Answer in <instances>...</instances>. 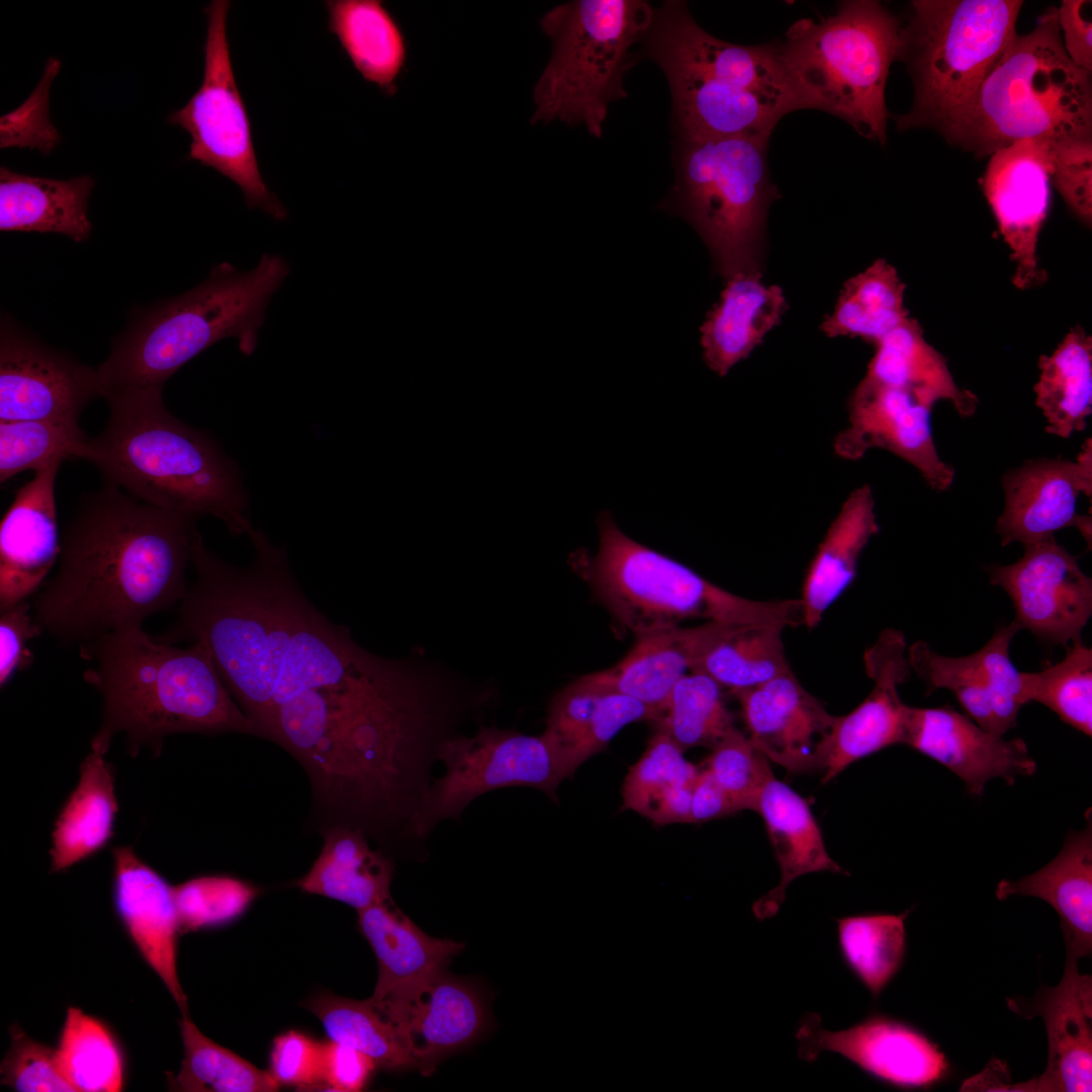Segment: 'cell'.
<instances>
[{
	"label": "cell",
	"mask_w": 1092,
	"mask_h": 1092,
	"mask_svg": "<svg viewBox=\"0 0 1092 1092\" xmlns=\"http://www.w3.org/2000/svg\"><path fill=\"white\" fill-rule=\"evenodd\" d=\"M485 703L483 692L467 691L425 662L372 654L340 684L281 704L263 738L303 766L320 833L347 826L380 845H403L440 745Z\"/></svg>",
	"instance_id": "obj_1"
},
{
	"label": "cell",
	"mask_w": 1092,
	"mask_h": 1092,
	"mask_svg": "<svg viewBox=\"0 0 1092 1092\" xmlns=\"http://www.w3.org/2000/svg\"><path fill=\"white\" fill-rule=\"evenodd\" d=\"M196 521L109 482L87 495L63 532L57 574L33 601L41 632L80 645L180 604Z\"/></svg>",
	"instance_id": "obj_2"
},
{
	"label": "cell",
	"mask_w": 1092,
	"mask_h": 1092,
	"mask_svg": "<svg viewBox=\"0 0 1092 1092\" xmlns=\"http://www.w3.org/2000/svg\"><path fill=\"white\" fill-rule=\"evenodd\" d=\"M248 536L255 557L242 568L208 550L196 533L191 552L195 582L180 602L177 619L156 638L200 643L262 737L272 718L287 638L308 599L290 570L286 550L260 530L253 528Z\"/></svg>",
	"instance_id": "obj_3"
},
{
	"label": "cell",
	"mask_w": 1092,
	"mask_h": 1092,
	"mask_svg": "<svg viewBox=\"0 0 1092 1092\" xmlns=\"http://www.w3.org/2000/svg\"><path fill=\"white\" fill-rule=\"evenodd\" d=\"M79 646L80 656L94 663L84 680L103 704L91 750L105 755L118 733L125 734L132 756L143 746L159 755L163 739L175 733L257 736L200 643L179 647L134 627Z\"/></svg>",
	"instance_id": "obj_4"
},
{
	"label": "cell",
	"mask_w": 1092,
	"mask_h": 1092,
	"mask_svg": "<svg viewBox=\"0 0 1092 1092\" xmlns=\"http://www.w3.org/2000/svg\"><path fill=\"white\" fill-rule=\"evenodd\" d=\"M644 44L668 82L678 140L770 139L786 114L809 109L778 42L722 40L697 23L684 1L654 9Z\"/></svg>",
	"instance_id": "obj_5"
},
{
	"label": "cell",
	"mask_w": 1092,
	"mask_h": 1092,
	"mask_svg": "<svg viewBox=\"0 0 1092 1092\" xmlns=\"http://www.w3.org/2000/svg\"><path fill=\"white\" fill-rule=\"evenodd\" d=\"M105 398L108 422L89 439L84 460L106 482L160 509L196 519L210 515L232 535L253 529L238 467L206 431L167 410L162 389H127Z\"/></svg>",
	"instance_id": "obj_6"
},
{
	"label": "cell",
	"mask_w": 1092,
	"mask_h": 1092,
	"mask_svg": "<svg viewBox=\"0 0 1092 1092\" xmlns=\"http://www.w3.org/2000/svg\"><path fill=\"white\" fill-rule=\"evenodd\" d=\"M288 273V263L268 253L250 271L222 262L198 286L138 313L97 368L104 397L162 389L184 364L225 338L251 355L270 298Z\"/></svg>",
	"instance_id": "obj_7"
},
{
	"label": "cell",
	"mask_w": 1092,
	"mask_h": 1092,
	"mask_svg": "<svg viewBox=\"0 0 1092 1092\" xmlns=\"http://www.w3.org/2000/svg\"><path fill=\"white\" fill-rule=\"evenodd\" d=\"M594 555L569 563L613 617L636 637L704 619L730 625H804L801 599L754 601L736 596L688 566L627 536L609 512L598 519Z\"/></svg>",
	"instance_id": "obj_8"
},
{
	"label": "cell",
	"mask_w": 1092,
	"mask_h": 1092,
	"mask_svg": "<svg viewBox=\"0 0 1092 1092\" xmlns=\"http://www.w3.org/2000/svg\"><path fill=\"white\" fill-rule=\"evenodd\" d=\"M1073 138H1092L1091 73L1067 55L1050 7L1008 42L954 144L986 157L1021 140Z\"/></svg>",
	"instance_id": "obj_9"
},
{
	"label": "cell",
	"mask_w": 1092,
	"mask_h": 1092,
	"mask_svg": "<svg viewBox=\"0 0 1092 1092\" xmlns=\"http://www.w3.org/2000/svg\"><path fill=\"white\" fill-rule=\"evenodd\" d=\"M778 44L809 109L832 114L863 138L886 144L885 89L903 47V25L893 13L879 1H842L826 18L794 22Z\"/></svg>",
	"instance_id": "obj_10"
},
{
	"label": "cell",
	"mask_w": 1092,
	"mask_h": 1092,
	"mask_svg": "<svg viewBox=\"0 0 1092 1092\" xmlns=\"http://www.w3.org/2000/svg\"><path fill=\"white\" fill-rule=\"evenodd\" d=\"M1018 0H915L899 61L914 84L899 130L932 127L956 142L992 67L1016 33Z\"/></svg>",
	"instance_id": "obj_11"
},
{
	"label": "cell",
	"mask_w": 1092,
	"mask_h": 1092,
	"mask_svg": "<svg viewBox=\"0 0 1092 1092\" xmlns=\"http://www.w3.org/2000/svg\"><path fill=\"white\" fill-rule=\"evenodd\" d=\"M654 9L642 0H574L540 19L552 53L533 89L531 123L582 125L600 139L610 105L627 97L624 78L636 62Z\"/></svg>",
	"instance_id": "obj_12"
},
{
	"label": "cell",
	"mask_w": 1092,
	"mask_h": 1092,
	"mask_svg": "<svg viewBox=\"0 0 1092 1092\" xmlns=\"http://www.w3.org/2000/svg\"><path fill=\"white\" fill-rule=\"evenodd\" d=\"M769 139L678 140L674 184L661 207L686 219L707 245L724 278L760 270L765 219L780 197L767 165Z\"/></svg>",
	"instance_id": "obj_13"
},
{
	"label": "cell",
	"mask_w": 1092,
	"mask_h": 1092,
	"mask_svg": "<svg viewBox=\"0 0 1092 1092\" xmlns=\"http://www.w3.org/2000/svg\"><path fill=\"white\" fill-rule=\"evenodd\" d=\"M445 772L433 779L411 824L413 844L427 838L448 819L488 792L530 787L558 802L557 789L567 779L555 748L543 735L480 725L473 736L451 735L439 747Z\"/></svg>",
	"instance_id": "obj_14"
},
{
	"label": "cell",
	"mask_w": 1092,
	"mask_h": 1092,
	"mask_svg": "<svg viewBox=\"0 0 1092 1092\" xmlns=\"http://www.w3.org/2000/svg\"><path fill=\"white\" fill-rule=\"evenodd\" d=\"M231 2L211 1L204 9L207 33L200 88L168 123L184 128L191 136L187 160L210 167L235 182L249 208H260L276 220L286 209L261 177L253 146L251 123L238 89L226 35Z\"/></svg>",
	"instance_id": "obj_15"
},
{
	"label": "cell",
	"mask_w": 1092,
	"mask_h": 1092,
	"mask_svg": "<svg viewBox=\"0 0 1092 1092\" xmlns=\"http://www.w3.org/2000/svg\"><path fill=\"white\" fill-rule=\"evenodd\" d=\"M795 1037L798 1057L814 1063L823 1053H834L867 1076L899 1089H925L942 1081L949 1064L938 1045L901 1019L873 1012L853 1025L829 1030L821 1016L806 1012Z\"/></svg>",
	"instance_id": "obj_16"
},
{
	"label": "cell",
	"mask_w": 1092,
	"mask_h": 1092,
	"mask_svg": "<svg viewBox=\"0 0 1092 1092\" xmlns=\"http://www.w3.org/2000/svg\"><path fill=\"white\" fill-rule=\"evenodd\" d=\"M103 396L97 369L82 364L20 329L6 316L0 328V422L73 421Z\"/></svg>",
	"instance_id": "obj_17"
},
{
	"label": "cell",
	"mask_w": 1092,
	"mask_h": 1092,
	"mask_svg": "<svg viewBox=\"0 0 1092 1092\" xmlns=\"http://www.w3.org/2000/svg\"><path fill=\"white\" fill-rule=\"evenodd\" d=\"M990 583L1009 596L1014 623L1064 647L1080 640L1092 615V579L1055 536L1024 545L1015 563L988 568Z\"/></svg>",
	"instance_id": "obj_18"
},
{
	"label": "cell",
	"mask_w": 1092,
	"mask_h": 1092,
	"mask_svg": "<svg viewBox=\"0 0 1092 1092\" xmlns=\"http://www.w3.org/2000/svg\"><path fill=\"white\" fill-rule=\"evenodd\" d=\"M389 1021L423 1075L484 1031L486 1007L476 985L441 971L382 1001L369 998Z\"/></svg>",
	"instance_id": "obj_19"
},
{
	"label": "cell",
	"mask_w": 1092,
	"mask_h": 1092,
	"mask_svg": "<svg viewBox=\"0 0 1092 1092\" xmlns=\"http://www.w3.org/2000/svg\"><path fill=\"white\" fill-rule=\"evenodd\" d=\"M1050 142H1014L990 155L983 177L984 194L1015 262L1012 278L1019 289L1045 280L1037 259L1038 236L1050 206Z\"/></svg>",
	"instance_id": "obj_20"
},
{
	"label": "cell",
	"mask_w": 1092,
	"mask_h": 1092,
	"mask_svg": "<svg viewBox=\"0 0 1092 1092\" xmlns=\"http://www.w3.org/2000/svg\"><path fill=\"white\" fill-rule=\"evenodd\" d=\"M912 393L862 379L848 401V426L835 439V452L856 460L883 448L913 465L930 488L948 489L956 471L938 455L930 412Z\"/></svg>",
	"instance_id": "obj_21"
},
{
	"label": "cell",
	"mask_w": 1092,
	"mask_h": 1092,
	"mask_svg": "<svg viewBox=\"0 0 1092 1092\" xmlns=\"http://www.w3.org/2000/svg\"><path fill=\"white\" fill-rule=\"evenodd\" d=\"M907 647L900 631L887 629L866 651V670L875 685L855 709L835 716L824 744L823 783L863 757L904 744L910 706L903 703L898 689L912 671Z\"/></svg>",
	"instance_id": "obj_22"
},
{
	"label": "cell",
	"mask_w": 1092,
	"mask_h": 1092,
	"mask_svg": "<svg viewBox=\"0 0 1092 1092\" xmlns=\"http://www.w3.org/2000/svg\"><path fill=\"white\" fill-rule=\"evenodd\" d=\"M1091 440L1077 461L1028 460L1002 478L1005 507L996 523L1001 545L1023 546L1054 537L1056 531L1076 527L1091 540V518L1076 513L1081 493L1091 496Z\"/></svg>",
	"instance_id": "obj_23"
},
{
	"label": "cell",
	"mask_w": 1092,
	"mask_h": 1092,
	"mask_svg": "<svg viewBox=\"0 0 1092 1092\" xmlns=\"http://www.w3.org/2000/svg\"><path fill=\"white\" fill-rule=\"evenodd\" d=\"M904 744L952 771L972 796L993 779L1013 785L1036 770L1023 739L995 735L948 706L909 707Z\"/></svg>",
	"instance_id": "obj_24"
},
{
	"label": "cell",
	"mask_w": 1092,
	"mask_h": 1092,
	"mask_svg": "<svg viewBox=\"0 0 1092 1092\" xmlns=\"http://www.w3.org/2000/svg\"><path fill=\"white\" fill-rule=\"evenodd\" d=\"M731 693L740 704L748 738L768 760L793 774L822 772L824 744L835 716L792 670Z\"/></svg>",
	"instance_id": "obj_25"
},
{
	"label": "cell",
	"mask_w": 1092,
	"mask_h": 1092,
	"mask_svg": "<svg viewBox=\"0 0 1092 1092\" xmlns=\"http://www.w3.org/2000/svg\"><path fill=\"white\" fill-rule=\"evenodd\" d=\"M115 914L146 964L161 979L181 1012L187 997L177 972L181 934L174 886L145 862L131 846L112 849Z\"/></svg>",
	"instance_id": "obj_26"
},
{
	"label": "cell",
	"mask_w": 1092,
	"mask_h": 1092,
	"mask_svg": "<svg viewBox=\"0 0 1092 1092\" xmlns=\"http://www.w3.org/2000/svg\"><path fill=\"white\" fill-rule=\"evenodd\" d=\"M1078 960L1067 954L1062 980L1042 986L1030 1001L1008 999L1024 1018L1039 1016L1048 1035V1063L1031 1079L1033 1092H1084L1092 1089V978L1081 975Z\"/></svg>",
	"instance_id": "obj_27"
},
{
	"label": "cell",
	"mask_w": 1092,
	"mask_h": 1092,
	"mask_svg": "<svg viewBox=\"0 0 1092 1092\" xmlns=\"http://www.w3.org/2000/svg\"><path fill=\"white\" fill-rule=\"evenodd\" d=\"M62 463L34 471L0 524V610L27 600L60 555L55 483Z\"/></svg>",
	"instance_id": "obj_28"
},
{
	"label": "cell",
	"mask_w": 1092,
	"mask_h": 1092,
	"mask_svg": "<svg viewBox=\"0 0 1092 1092\" xmlns=\"http://www.w3.org/2000/svg\"><path fill=\"white\" fill-rule=\"evenodd\" d=\"M728 625L706 622L646 633L617 664L576 680L588 689L632 697L663 714L674 685Z\"/></svg>",
	"instance_id": "obj_29"
},
{
	"label": "cell",
	"mask_w": 1092,
	"mask_h": 1092,
	"mask_svg": "<svg viewBox=\"0 0 1092 1092\" xmlns=\"http://www.w3.org/2000/svg\"><path fill=\"white\" fill-rule=\"evenodd\" d=\"M661 716L658 710L632 697L588 689L574 679L550 701L543 735L557 751L570 779L623 727L638 721L656 723Z\"/></svg>",
	"instance_id": "obj_30"
},
{
	"label": "cell",
	"mask_w": 1092,
	"mask_h": 1092,
	"mask_svg": "<svg viewBox=\"0 0 1092 1092\" xmlns=\"http://www.w3.org/2000/svg\"><path fill=\"white\" fill-rule=\"evenodd\" d=\"M761 277L757 269L728 277L700 329L704 361L720 376L747 358L788 309L783 289L766 286Z\"/></svg>",
	"instance_id": "obj_31"
},
{
	"label": "cell",
	"mask_w": 1092,
	"mask_h": 1092,
	"mask_svg": "<svg viewBox=\"0 0 1092 1092\" xmlns=\"http://www.w3.org/2000/svg\"><path fill=\"white\" fill-rule=\"evenodd\" d=\"M755 812L763 819L781 874L779 885L752 906L758 921L778 913L796 879L818 872L848 875L828 854L808 802L774 775L759 794Z\"/></svg>",
	"instance_id": "obj_32"
},
{
	"label": "cell",
	"mask_w": 1092,
	"mask_h": 1092,
	"mask_svg": "<svg viewBox=\"0 0 1092 1092\" xmlns=\"http://www.w3.org/2000/svg\"><path fill=\"white\" fill-rule=\"evenodd\" d=\"M996 897L1021 895L1039 898L1059 914L1067 954L1077 960L1092 950V817L1086 826L1070 832L1059 854L1037 872L1015 882L1002 880Z\"/></svg>",
	"instance_id": "obj_33"
},
{
	"label": "cell",
	"mask_w": 1092,
	"mask_h": 1092,
	"mask_svg": "<svg viewBox=\"0 0 1092 1092\" xmlns=\"http://www.w3.org/2000/svg\"><path fill=\"white\" fill-rule=\"evenodd\" d=\"M378 967L373 1001L390 998L441 971L464 944L424 932L391 897L357 912Z\"/></svg>",
	"instance_id": "obj_34"
},
{
	"label": "cell",
	"mask_w": 1092,
	"mask_h": 1092,
	"mask_svg": "<svg viewBox=\"0 0 1092 1092\" xmlns=\"http://www.w3.org/2000/svg\"><path fill=\"white\" fill-rule=\"evenodd\" d=\"M879 530L873 491L864 484L845 499L807 569L801 601L809 629L852 583L860 554Z\"/></svg>",
	"instance_id": "obj_35"
},
{
	"label": "cell",
	"mask_w": 1092,
	"mask_h": 1092,
	"mask_svg": "<svg viewBox=\"0 0 1092 1092\" xmlns=\"http://www.w3.org/2000/svg\"><path fill=\"white\" fill-rule=\"evenodd\" d=\"M118 809L115 770L104 754L91 750L54 822L51 872H65L102 850L113 837Z\"/></svg>",
	"instance_id": "obj_36"
},
{
	"label": "cell",
	"mask_w": 1092,
	"mask_h": 1092,
	"mask_svg": "<svg viewBox=\"0 0 1092 1092\" xmlns=\"http://www.w3.org/2000/svg\"><path fill=\"white\" fill-rule=\"evenodd\" d=\"M323 848L310 870L296 882L305 893L345 903L357 912L390 896L393 860L372 849L360 829L335 826L321 833Z\"/></svg>",
	"instance_id": "obj_37"
},
{
	"label": "cell",
	"mask_w": 1092,
	"mask_h": 1092,
	"mask_svg": "<svg viewBox=\"0 0 1092 1092\" xmlns=\"http://www.w3.org/2000/svg\"><path fill=\"white\" fill-rule=\"evenodd\" d=\"M89 175L67 180L34 177L0 168V230L56 233L75 242L92 231L87 215L94 187Z\"/></svg>",
	"instance_id": "obj_38"
},
{
	"label": "cell",
	"mask_w": 1092,
	"mask_h": 1092,
	"mask_svg": "<svg viewBox=\"0 0 1092 1092\" xmlns=\"http://www.w3.org/2000/svg\"><path fill=\"white\" fill-rule=\"evenodd\" d=\"M875 345L864 380L909 391L930 408L946 400L962 417L975 414L977 396L959 387L944 358L925 341L916 320L909 316Z\"/></svg>",
	"instance_id": "obj_39"
},
{
	"label": "cell",
	"mask_w": 1092,
	"mask_h": 1092,
	"mask_svg": "<svg viewBox=\"0 0 1092 1092\" xmlns=\"http://www.w3.org/2000/svg\"><path fill=\"white\" fill-rule=\"evenodd\" d=\"M328 26L363 79L394 93L406 60L404 36L377 0H329Z\"/></svg>",
	"instance_id": "obj_40"
},
{
	"label": "cell",
	"mask_w": 1092,
	"mask_h": 1092,
	"mask_svg": "<svg viewBox=\"0 0 1092 1092\" xmlns=\"http://www.w3.org/2000/svg\"><path fill=\"white\" fill-rule=\"evenodd\" d=\"M675 742L656 729L622 787V809L654 824L691 822V802L700 767L687 760Z\"/></svg>",
	"instance_id": "obj_41"
},
{
	"label": "cell",
	"mask_w": 1092,
	"mask_h": 1092,
	"mask_svg": "<svg viewBox=\"0 0 1092 1092\" xmlns=\"http://www.w3.org/2000/svg\"><path fill=\"white\" fill-rule=\"evenodd\" d=\"M1034 385L1046 432L1069 438L1083 431L1092 412V338L1072 329L1051 355H1041Z\"/></svg>",
	"instance_id": "obj_42"
},
{
	"label": "cell",
	"mask_w": 1092,
	"mask_h": 1092,
	"mask_svg": "<svg viewBox=\"0 0 1092 1092\" xmlns=\"http://www.w3.org/2000/svg\"><path fill=\"white\" fill-rule=\"evenodd\" d=\"M904 291L896 269L878 259L844 283L834 311L825 316L821 330L830 338H860L875 344L909 317Z\"/></svg>",
	"instance_id": "obj_43"
},
{
	"label": "cell",
	"mask_w": 1092,
	"mask_h": 1092,
	"mask_svg": "<svg viewBox=\"0 0 1092 1092\" xmlns=\"http://www.w3.org/2000/svg\"><path fill=\"white\" fill-rule=\"evenodd\" d=\"M901 914L866 913L835 918L840 960L848 972L871 993L880 997L905 960V921Z\"/></svg>",
	"instance_id": "obj_44"
},
{
	"label": "cell",
	"mask_w": 1092,
	"mask_h": 1092,
	"mask_svg": "<svg viewBox=\"0 0 1092 1092\" xmlns=\"http://www.w3.org/2000/svg\"><path fill=\"white\" fill-rule=\"evenodd\" d=\"M777 625H728L696 662L721 687L749 689L791 671Z\"/></svg>",
	"instance_id": "obj_45"
},
{
	"label": "cell",
	"mask_w": 1092,
	"mask_h": 1092,
	"mask_svg": "<svg viewBox=\"0 0 1092 1092\" xmlns=\"http://www.w3.org/2000/svg\"><path fill=\"white\" fill-rule=\"evenodd\" d=\"M69 1082L80 1092H116L124 1088L126 1062L113 1030L101 1019L70 1006L56 1046Z\"/></svg>",
	"instance_id": "obj_46"
},
{
	"label": "cell",
	"mask_w": 1092,
	"mask_h": 1092,
	"mask_svg": "<svg viewBox=\"0 0 1092 1092\" xmlns=\"http://www.w3.org/2000/svg\"><path fill=\"white\" fill-rule=\"evenodd\" d=\"M184 1058L177 1074L167 1073L168 1088L182 1092H275L269 1072L204 1035L189 1017L180 1021Z\"/></svg>",
	"instance_id": "obj_47"
},
{
	"label": "cell",
	"mask_w": 1092,
	"mask_h": 1092,
	"mask_svg": "<svg viewBox=\"0 0 1092 1092\" xmlns=\"http://www.w3.org/2000/svg\"><path fill=\"white\" fill-rule=\"evenodd\" d=\"M322 1022L329 1040L354 1048L370 1057L378 1068L400 1071L417 1069L394 1026L371 1000H355L322 994L305 1003Z\"/></svg>",
	"instance_id": "obj_48"
},
{
	"label": "cell",
	"mask_w": 1092,
	"mask_h": 1092,
	"mask_svg": "<svg viewBox=\"0 0 1092 1092\" xmlns=\"http://www.w3.org/2000/svg\"><path fill=\"white\" fill-rule=\"evenodd\" d=\"M655 724L682 751L697 746L713 747L735 727L721 686L700 671H690L679 678Z\"/></svg>",
	"instance_id": "obj_49"
},
{
	"label": "cell",
	"mask_w": 1092,
	"mask_h": 1092,
	"mask_svg": "<svg viewBox=\"0 0 1092 1092\" xmlns=\"http://www.w3.org/2000/svg\"><path fill=\"white\" fill-rule=\"evenodd\" d=\"M1060 662L1021 672L1024 700L1052 710L1069 726L1092 735V649L1080 640L1066 647Z\"/></svg>",
	"instance_id": "obj_50"
},
{
	"label": "cell",
	"mask_w": 1092,
	"mask_h": 1092,
	"mask_svg": "<svg viewBox=\"0 0 1092 1092\" xmlns=\"http://www.w3.org/2000/svg\"><path fill=\"white\" fill-rule=\"evenodd\" d=\"M89 439L78 422H0V481L25 470L85 459Z\"/></svg>",
	"instance_id": "obj_51"
},
{
	"label": "cell",
	"mask_w": 1092,
	"mask_h": 1092,
	"mask_svg": "<svg viewBox=\"0 0 1092 1092\" xmlns=\"http://www.w3.org/2000/svg\"><path fill=\"white\" fill-rule=\"evenodd\" d=\"M912 671L929 692L950 691L966 713L987 731L1001 734L985 674L975 654L949 657L935 652L927 642L916 641L907 648Z\"/></svg>",
	"instance_id": "obj_52"
},
{
	"label": "cell",
	"mask_w": 1092,
	"mask_h": 1092,
	"mask_svg": "<svg viewBox=\"0 0 1092 1092\" xmlns=\"http://www.w3.org/2000/svg\"><path fill=\"white\" fill-rule=\"evenodd\" d=\"M182 933L225 925L241 916L257 889L228 876H201L174 886Z\"/></svg>",
	"instance_id": "obj_53"
},
{
	"label": "cell",
	"mask_w": 1092,
	"mask_h": 1092,
	"mask_svg": "<svg viewBox=\"0 0 1092 1092\" xmlns=\"http://www.w3.org/2000/svg\"><path fill=\"white\" fill-rule=\"evenodd\" d=\"M712 748L705 765L738 812L755 811L759 794L774 775L768 759L736 727Z\"/></svg>",
	"instance_id": "obj_54"
},
{
	"label": "cell",
	"mask_w": 1092,
	"mask_h": 1092,
	"mask_svg": "<svg viewBox=\"0 0 1092 1092\" xmlns=\"http://www.w3.org/2000/svg\"><path fill=\"white\" fill-rule=\"evenodd\" d=\"M0 1067L1 1084L18 1092H75L56 1049L29 1037L17 1024Z\"/></svg>",
	"instance_id": "obj_55"
},
{
	"label": "cell",
	"mask_w": 1092,
	"mask_h": 1092,
	"mask_svg": "<svg viewBox=\"0 0 1092 1092\" xmlns=\"http://www.w3.org/2000/svg\"><path fill=\"white\" fill-rule=\"evenodd\" d=\"M1020 631L1012 621L1000 627L975 656L985 674L992 705L1001 734L1004 736L1017 723L1020 709L1026 705L1021 672L1010 659L1013 637Z\"/></svg>",
	"instance_id": "obj_56"
},
{
	"label": "cell",
	"mask_w": 1092,
	"mask_h": 1092,
	"mask_svg": "<svg viewBox=\"0 0 1092 1092\" xmlns=\"http://www.w3.org/2000/svg\"><path fill=\"white\" fill-rule=\"evenodd\" d=\"M1051 182L1086 224L1092 221V138L1050 141Z\"/></svg>",
	"instance_id": "obj_57"
},
{
	"label": "cell",
	"mask_w": 1092,
	"mask_h": 1092,
	"mask_svg": "<svg viewBox=\"0 0 1092 1092\" xmlns=\"http://www.w3.org/2000/svg\"><path fill=\"white\" fill-rule=\"evenodd\" d=\"M323 1061L324 1042L288 1030L273 1040L269 1073L279 1086H293L302 1091L325 1090Z\"/></svg>",
	"instance_id": "obj_58"
},
{
	"label": "cell",
	"mask_w": 1092,
	"mask_h": 1092,
	"mask_svg": "<svg viewBox=\"0 0 1092 1092\" xmlns=\"http://www.w3.org/2000/svg\"><path fill=\"white\" fill-rule=\"evenodd\" d=\"M27 600L1 611L0 616V687L3 689L13 675L33 660L27 642L41 634Z\"/></svg>",
	"instance_id": "obj_59"
},
{
	"label": "cell",
	"mask_w": 1092,
	"mask_h": 1092,
	"mask_svg": "<svg viewBox=\"0 0 1092 1092\" xmlns=\"http://www.w3.org/2000/svg\"><path fill=\"white\" fill-rule=\"evenodd\" d=\"M376 1063L362 1052L332 1040L324 1042L323 1078L325 1090H363L376 1070Z\"/></svg>",
	"instance_id": "obj_60"
},
{
	"label": "cell",
	"mask_w": 1092,
	"mask_h": 1092,
	"mask_svg": "<svg viewBox=\"0 0 1092 1092\" xmlns=\"http://www.w3.org/2000/svg\"><path fill=\"white\" fill-rule=\"evenodd\" d=\"M1057 11L1061 37L1067 55L1075 65L1091 73V1L1064 0Z\"/></svg>",
	"instance_id": "obj_61"
},
{
	"label": "cell",
	"mask_w": 1092,
	"mask_h": 1092,
	"mask_svg": "<svg viewBox=\"0 0 1092 1092\" xmlns=\"http://www.w3.org/2000/svg\"><path fill=\"white\" fill-rule=\"evenodd\" d=\"M738 812L706 767H700L691 802V822L702 823Z\"/></svg>",
	"instance_id": "obj_62"
}]
</instances>
